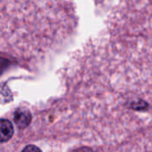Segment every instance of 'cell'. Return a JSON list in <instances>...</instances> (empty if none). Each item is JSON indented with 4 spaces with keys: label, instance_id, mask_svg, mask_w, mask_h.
Masks as SVG:
<instances>
[{
    "label": "cell",
    "instance_id": "obj_2",
    "mask_svg": "<svg viewBox=\"0 0 152 152\" xmlns=\"http://www.w3.org/2000/svg\"><path fill=\"white\" fill-rule=\"evenodd\" d=\"M13 135V127L10 121L0 119V142L9 141Z\"/></svg>",
    "mask_w": 152,
    "mask_h": 152
},
{
    "label": "cell",
    "instance_id": "obj_3",
    "mask_svg": "<svg viewBox=\"0 0 152 152\" xmlns=\"http://www.w3.org/2000/svg\"><path fill=\"white\" fill-rule=\"evenodd\" d=\"M10 61L9 60H7V59H5V58H4V57H1L0 56V74L4 72V71H5L6 70V68L10 65Z\"/></svg>",
    "mask_w": 152,
    "mask_h": 152
},
{
    "label": "cell",
    "instance_id": "obj_5",
    "mask_svg": "<svg viewBox=\"0 0 152 152\" xmlns=\"http://www.w3.org/2000/svg\"><path fill=\"white\" fill-rule=\"evenodd\" d=\"M73 152H94L92 149H90V148H86V147H84V148H80V149H78V150H77V151H75Z\"/></svg>",
    "mask_w": 152,
    "mask_h": 152
},
{
    "label": "cell",
    "instance_id": "obj_4",
    "mask_svg": "<svg viewBox=\"0 0 152 152\" xmlns=\"http://www.w3.org/2000/svg\"><path fill=\"white\" fill-rule=\"evenodd\" d=\"M21 152H42L37 147L34 146V145H28L27 147H25L23 149V151Z\"/></svg>",
    "mask_w": 152,
    "mask_h": 152
},
{
    "label": "cell",
    "instance_id": "obj_1",
    "mask_svg": "<svg viewBox=\"0 0 152 152\" xmlns=\"http://www.w3.org/2000/svg\"><path fill=\"white\" fill-rule=\"evenodd\" d=\"M14 122L19 129L26 128L31 122V114L27 108H18L14 113Z\"/></svg>",
    "mask_w": 152,
    "mask_h": 152
}]
</instances>
